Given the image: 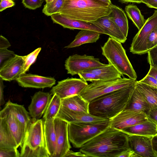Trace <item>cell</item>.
Wrapping results in <instances>:
<instances>
[{
	"mask_svg": "<svg viewBox=\"0 0 157 157\" xmlns=\"http://www.w3.org/2000/svg\"><path fill=\"white\" fill-rule=\"evenodd\" d=\"M129 135L109 126L83 145L79 151L88 157H119L129 149Z\"/></svg>",
	"mask_w": 157,
	"mask_h": 157,
	"instance_id": "obj_1",
	"label": "cell"
},
{
	"mask_svg": "<svg viewBox=\"0 0 157 157\" xmlns=\"http://www.w3.org/2000/svg\"><path fill=\"white\" fill-rule=\"evenodd\" d=\"M136 83L94 99L89 102V113L108 120L114 117L125 109Z\"/></svg>",
	"mask_w": 157,
	"mask_h": 157,
	"instance_id": "obj_2",
	"label": "cell"
},
{
	"mask_svg": "<svg viewBox=\"0 0 157 157\" xmlns=\"http://www.w3.org/2000/svg\"><path fill=\"white\" fill-rule=\"evenodd\" d=\"M112 4L98 0H65L59 13L71 19L91 23L110 14Z\"/></svg>",
	"mask_w": 157,
	"mask_h": 157,
	"instance_id": "obj_3",
	"label": "cell"
},
{
	"mask_svg": "<svg viewBox=\"0 0 157 157\" xmlns=\"http://www.w3.org/2000/svg\"><path fill=\"white\" fill-rule=\"evenodd\" d=\"M102 55L122 75L136 80L137 74L128 59L121 43L109 37L101 46Z\"/></svg>",
	"mask_w": 157,
	"mask_h": 157,
	"instance_id": "obj_4",
	"label": "cell"
},
{
	"mask_svg": "<svg viewBox=\"0 0 157 157\" xmlns=\"http://www.w3.org/2000/svg\"><path fill=\"white\" fill-rule=\"evenodd\" d=\"M21 148L20 157H50L46 148L42 119L32 124Z\"/></svg>",
	"mask_w": 157,
	"mask_h": 157,
	"instance_id": "obj_5",
	"label": "cell"
},
{
	"mask_svg": "<svg viewBox=\"0 0 157 157\" xmlns=\"http://www.w3.org/2000/svg\"><path fill=\"white\" fill-rule=\"evenodd\" d=\"M137 82L136 80L125 78L109 80L95 81L88 84L80 95L90 102L102 95L130 86L136 83Z\"/></svg>",
	"mask_w": 157,
	"mask_h": 157,
	"instance_id": "obj_6",
	"label": "cell"
},
{
	"mask_svg": "<svg viewBox=\"0 0 157 157\" xmlns=\"http://www.w3.org/2000/svg\"><path fill=\"white\" fill-rule=\"evenodd\" d=\"M109 121L101 124L68 123L69 139L73 146L80 148L83 145L105 129Z\"/></svg>",
	"mask_w": 157,
	"mask_h": 157,
	"instance_id": "obj_7",
	"label": "cell"
},
{
	"mask_svg": "<svg viewBox=\"0 0 157 157\" xmlns=\"http://www.w3.org/2000/svg\"><path fill=\"white\" fill-rule=\"evenodd\" d=\"M157 26V10L146 20L143 26L133 38L130 51L133 54L142 55L147 53V42L152 32Z\"/></svg>",
	"mask_w": 157,
	"mask_h": 157,
	"instance_id": "obj_8",
	"label": "cell"
},
{
	"mask_svg": "<svg viewBox=\"0 0 157 157\" xmlns=\"http://www.w3.org/2000/svg\"><path fill=\"white\" fill-rule=\"evenodd\" d=\"M106 65L100 62L99 58L92 56L75 54L70 56L67 58L65 67L67 73L74 76L86 70Z\"/></svg>",
	"mask_w": 157,
	"mask_h": 157,
	"instance_id": "obj_9",
	"label": "cell"
},
{
	"mask_svg": "<svg viewBox=\"0 0 157 157\" xmlns=\"http://www.w3.org/2000/svg\"><path fill=\"white\" fill-rule=\"evenodd\" d=\"M147 115L143 111L124 109L120 113L109 120V126L122 130L147 121Z\"/></svg>",
	"mask_w": 157,
	"mask_h": 157,
	"instance_id": "obj_10",
	"label": "cell"
},
{
	"mask_svg": "<svg viewBox=\"0 0 157 157\" xmlns=\"http://www.w3.org/2000/svg\"><path fill=\"white\" fill-rule=\"evenodd\" d=\"M87 82L81 78H68L58 82L50 90L52 95L56 94L61 99L75 95H80L88 86Z\"/></svg>",
	"mask_w": 157,
	"mask_h": 157,
	"instance_id": "obj_11",
	"label": "cell"
},
{
	"mask_svg": "<svg viewBox=\"0 0 157 157\" xmlns=\"http://www.w3.org/2000/svg\"><path fill=\"white\" fill-rule=\"evenodd\" d=\"M68 123L56 117L54 125L56 135L57 146L54 157H64L71 148L68 134Z\"/></svg>",
	"mask_w": 157,
	"mask_h": 157,
	"instance_id": "obj_12",
	"label": "cell"
},
{
	"mask_svg": "<svg viewBox=\"0 0 157 157\" xmlns=\"http://www.w3.org/2000/svg\"><path fill=\"white\" fill-rule=\"evenodd\" d=\"M0 118L4 120L18 146L21 147L23 142L26 133L7 102L0 112Z\"/></svg>",
	"mask_w": 157,
	"mask_h": 157,
	"instance_id": "obj_13",
	"label": "cell"
},
{
	"mask_svg": "<svg viewBox=\"0 0 157 157\" xmlns=\"http://www.w3.org/2000/svg\"><path fill=\"white\" fill-rule=\"evenodd\" d=\"M57 117L68 123L101 124L109 120L93 116L89 113L74 111L60 107Z\"/></svg>",
	"mask_w": 157,
	"mask_h": 157,
	"instance_id": "obj_14",
	"label": "cell"
},
{
	"mask_svg": "<svg viewBox=\"0 0 157 157\" xmlns=\"http://www.w3.org/2000/svg\"><path fill=\"white\" fill-rule=\"evenodd\" d=\"M152 137L137 135H129V148L139 157H156L152 145Z\"/></svg>",
	"mask_w": 157,
	"mask_h": 157,
	"instance_id": "obj_15",
	"label": "cell"
},
{
	"mask_svg": "<svg viewBox=\"0 0 157 157\" xmlns=\"http://www.w3.org/2000/svg\"><path fill=\"white\" fill-rule=\"evenodd\" d=\"M25 56L17 55L0 67V78L10 81L16 80L22 74Z\"/></svg>",
	"mask_w": 157,
	"mask_h": 157,
	"instance_id": "obj_16",
	"label": "cell"
},
{
	"mask_svg": "<svg viewBox=\"0 0 157 157\" xmlns=\"http://www.w3.org/2000/svg\"><path fill=\"white\" fill-rule=\"evenodd\" d=\"M52 95L49 92L39 91L36 92L32 97L28 110L29 115L34 122L40 119L43 115Z\"/></svg>",
	"mask_w": 157,
	"mask_h": 157,
	"instance_id": "obj_17",
	"label": "cell"
},
{
	"mask_svg": "<svg viewBox=\"0 0 157 157\" xmlns=\"http://www.w3.org/2000/svg\"><path fill=\"white\" fill-rule=\"evenodd\" d=\"M16 80L18 85L23 87L44 88L52 87L56 83V79L51 77H47L31 74H21Z\"/></svg>",
	"mask_w": 157,
	"mask_h": 157,
	"instance_id": "obj_18",
	"label": "cell"
},
{
	"mask_svg": "<svg viewBox=\"0 0 157 157\" xmlns=\"http://www.w3.org/2000/svg\"><path fill=\"white\" fill-rule=\"evenodd\" d=\"M51 18L54 23L59 24L64 28L71 29H87L104 34L101 29L90 22L71 19L63 14L57 13L51 16Z\"/></svg>",
	"mask_w": 157,
	"mask_h": 157,
	"instance_id": "obj_19",
	"label": "cell"
},
{
	"mask_svg": "<svg viewBox=\"0 0 157 157\" xmlns=\"http://www.w3.org/2000/svg\"><path fill=\"white\" fill-rule=\"evenodd\" d=\"M111 14L91 23L102 30L105 34L108 35L121 43H124L127 38L114 22Z\"/></svg>",
	"mask_w": 157,
	"mask_h": 157,
	"instance_id": "obj_20",
	"label": "cell"
},
{
	"mask_svg": "<svg viewBox=\"0 0 157 157\" xmlns=\"http://www.w3.org/2000/svg\"><path fill=\"white\" fill-rule=\"evenodd\" d=\"M54 119H42L46 147L50 157H54L56 149V135Z\"/></svg>",
	"mask_w": 157,
	"mask_h": 157,
	"instance_id": "obj_21",
	"label": "cell"
},
{
	"mask_svg": "<svg viewBox=\"0 0 157 157\" xmlns=\"http://www.w3.org/2000/svg\"><path fill=\"white\" fill-rule=\"evenodd\" d=\"M121 131L129 135H137L153 137L157 134V126L151 120L128 127Z\"/></svg>",
	"mask_w": 157,
	"mask_h": 157,
	"instance_id": "obj_22",
	"label": "cell"
},
{
	"mask_svg": "<svg viewBox=\"0 0 157 157\" xmlns=\"http://www.w3.org/2000/svg\"><path fill=\"white\" fill-rule=\"evenodd\" d=\"M7 103L26 134L31 125L34 122L29 112L23 105L13 103L10 100Z\"/></svg>",
	"mask_w": 157,
	"mask_h": 157,
	"instance_id": "obj_23",
	"label": "cell"
},
{
	"mask_svg": "<svg viewBox=\"0 0 157 157\" xmlns=\"http://www.w3.org/2000/svg\"><path fill=\"white\" fill-rule=\"evenodd\" d=\"M89 102L80 95H75L61 99V107L68 109L89 113Z\"/></svg>",
	"mask_w": 157,
	"mask_h": 157,
	"instance_id": "obj_24",
	"label": "cell"
},
{
	"mask_svg": "<svg viewBox=\"0 0 157 157\" xmlns=\"http://www.w3.org/2000/svg\"><path fill=\"white\" fill-rule=\"evenodd\" d=\"M101 34L93 30L81 29L76 35L74 40L65 48H74L84 44L96 42L99 39Z\"/></svg>",
	"mask_w": 157,
	"mask_h": 157,
	"instance_id": "obj_25",
	"label": "cell"
},
{
	"mask_svg": "<svg viewBox=\"0 0 157 157\" xmlns=\"http://www.w3.org/2000/svg\"><path fill=\"white\" fill-rule=\"evenodd\" d=\"M84 71L95 74L100 80H114L121 78L123 75L112 65L108 64L101 67L89 69Z\"/></svg>",
	"mask_w": 157,
	"mask_h": 157,
	"instance_id": "obj_26",
	"label": "cell"
},
{
	"mask_svg": "<svg viewBox=\"0 0 157 157\" xmlns=\"http://www.w3.org/2000/svg\"><path fill=\"white\" fill-rule=\"evenodd\" d=\"M125 109L143 111L147 115L151 109L144 96L136 88Z\"/></svg>",
	"mask_w": 157,
	"mask_h": 157,
	"instance_id": "obj_27",
	"label": "cell"
},
{
	"mask_svg": "<svg viewBox=\"0 0 157 157\" xmlns=\"http://www.w3.org/2000/svg\"><path fill=\"white\" fill-rule=\"evenodd\" d=\"M18 147L4 120L0 118V148L17 149Z\"/></svg>",
	"mask_w": 157,
	"mask_h": 157,
	"instance_id": "obj_28",
	"label": "cell"
},
{
	"mask_svg": "<svg viewBox=\"0 0 157 157\" xmlns=\"http://www.w3.org/2000/svg\"><path fill=\"white\" fill-rule=\"evenodd\" d=\"M136 88L144 96L151 109L157 108V88L137 81Z\"/></svg>",
	"mask_w": 157,
	"mask_h": 157,
	"instance_id": "obj_29",
	"label": "cell"
},
{
	"mask_svg": "<svg viewBox=\"0 0 157 157\" xmlns=\"http://www.w3.org/2000/svg\"><path fill=\"white\" fill-rule=\"evenodd\" d=\"M112 16L113 20L125 36L127 38L128 25L127 16L124 11L121 8L112 4Z\"/></svg>",
	"mask_w": 157,
	"mask_h": 157,
	"instance_id": "obj_30",
	"label": "cell"
},
{
	"mask_svg": "<svg viewBox=\"0 0 157 157\" xmlns=\"http://www.w3.org/2000/svg\"><path fill=\"white\" fill-rule=\"evenodd\" d=\"M125 9L128 17L139 30L146 21L140 10L136 6L133 4L126 6Z\"/></svg>",
	"mask_w": 157,
	"mask_h": 157,
	"instance_id": "obj_31",
	"label": "cell"
},
{
	"mask_svg": "<svg viewBox=\"0 0 157 157\" xmlns=\"http://www.w3.org/2000/svg\"><path fill=\"white\" fill-rule=\"evenodd\" d=\"M61 104V99L56 94L53 95L42 119H55L59 111Z\"/></svg>",
	"mask_w": 157,
	"mask_h": 157,
	"instance_id": "obj_32",
	"label": "cell"
},
{
	"mask_svg": "<svg viewBox=\"0 0 157 157\" xmlns=\"http://www.w3.org/2000/svg\"><path fill=\"white\" fill-rule=\"evenodd\" d=\"M65 0H53L44 6L42 12L47 16L59 13L60 10Z\"/></svg>",
	"mask_w": 157,
	"mask_h": 157,
	"instance_id": "obj_33",
	"label": "cell"
},
{
	"mask_svg": "<svg viewBox=\"0 0 157 157\" xmlns=\"http://www.w3.org/2000/svg\"><path fill=\"white\" fill-rule=\"evenodd\" d=\"M41 49L40 47L38 48L28 55L25 56L24 64L22 74L25 73L29 71L31 65L36 60Z\"/></svg>",
	"mask_w": 157,
	"mask_h": 157,
	"instance_id": "obj_34",
	"label": "cell"
},
{
	"mask_svg": "<svg viewBox=\"0 0 157 157\" xmlns=\"http://www.w3.org/2000/svg\"><path fill=\"white\" fill-rule=\"evenodd\" d=\"M16 55L14 52L7 48H0V67Z\"/></svg>",
	"mask_w": 157,
	"mask_h": 157,
	"instance_id": "obj_35",
	"label": "cell"
},
{
	"mask_svg": "<svg viewBox=\"0 0 157 157\" xmlns=\"http://www.w3.org/2000/svg\"><path fill=\"white\" fill-rule=\"evenodd\" d=\"M0 157H20L17 149L0 148Z\"/></svg>",
	"mask_w": 157,
	"mask_h": 157,
	"instance_id": "obj_36",
	"label": "cell"
},
{
	"mask_svg": "<svg viewBox=\"0 0 157 157\" xmlns=\"http://www.w3.org/2000/svg\"><path fill=\"white\" fill-rule=\"evenodd\" d=\"M78 75L81 79L86 82L89 81L92 82L100 80V78L97 75L92 72L83 71Z\"/></svg>",
	"mask_w": 157,
	"mask_h": 157,
	"instance_id": "obj_37",
	"label": "cell"
},
{
	"mask_svg": "<svg viewBox=\"0 0 157 157\" xmlns=\"http://www.w3.org/2000/svg\"><path fill=\"white\" fill-rule=\"evenodd\" d=\"M157 46V26L150 34L147 42L148 51Z\"/></svg>",
	"mask_w": 157,
	"mask_h": 157,
	"instance_id": "obj_38",
	"label": "cell"
},
{
	"mask_svg": "<svg viewBox=\"0 0 157 157\" xmlns=\"http://www.w3.org/2000/svg\"><path fill=\"white\" fill-rule=\"evenodd\" d=\"M43 0H22L24 6L30 10H35L41 6Z\"/></svg>",
	"mask_w": 157,
	"mask_h": 157,
	"instance_id": "obj_39",
	"label": "cell"
},
{
	"mask_svg": "<svg viewBox=\"0 0 157 157\" xmlns=\"http://www.w3.org/2000/svg\"><path fill=\"white\" fill-rule=\"evenodd\" d=\"M147 54L148 62L150 66L157 67V46L149 50Z\"/></svg>",
	"mask_w": 157,
	"mask_h": 157,
	"instance_id": "obj_40",
	"label": "cell"
},
{
	"mask_svg": "<svg viewBox=\"0 0 157 157\" xmlns=\"http://www.w3.org/2000/svg\"><path fill=\"white\" fill-rule=\"evenodd\" d=\"M138 81L157 88V80L153 77L147 74L143 79Z\"/></svg>",
	"mask_w": 157,
	"mask_h": 157,
	"instance_id": "obj_41",
	"label": "cell"
},
{
	"mask_svg": "<svg viewBox=\"0 0 157 157\" xmlns=\"http://www.w3.org/2000/svg\"><path fill=\"white\" fill-rule=\"evenodd\" d=\"M15 5L14 0H0V11L2 12L7 8L13 6Z\"/></svg>",
	"mask_w": 157,
	"mask_h": 157,
	"instance_id": "obj_42",
	"label": "cell"
},
{
	"mask_svg": "<svg viewBox=\"0 0 157 157\" xmlns=\"http://www.w3.org/2000/svg\"><path fill=\"white\" fill-rule=\"evenodd\" d=\"M147 116L148 119L154 122L157 126V108L151 109Z\"/></svg>",
	"mask_w": 157,
	"mask_h": 157,
	"instance_id": "obj_43",
	"label": "cell"
},
{
	"mask_svg": "<svg viewBox=\"0 0 157 157\" xmlns=\"http://www.w3.org/2000/svg\"><path fill=\"white\" fill-rule=\"evenodd\" d=\"M87 157L88 156L86 154L80 151L75 152L70 150L68 151L65 155L64 157Z\"/></svg>",
	"mask_w": 157,
	"mask_h": 157,
	"instance_id": "obj_44",
	"label": "cell"
},
{
	"mask_svg": "<svg viewBox=\"0 0 157 157\" xmlns=\"http://www.w3.org/2000/svg\"><path fill=\"white\" fill-rule=\"evenodd\" d=\"M11 44L8 40L3 36H0V48H7Z\"/></svg>",
	"mask_w": 157,
	"mask_h": 157,
	"instance_id": "obj_45",
	"label": "cell"
},
{
	"mask_svg": "<svg viewBox=\"0 0 157 157\" xmlns=\"http://www.w3.org/2000/svg\"><path fill=\"white\" fill-rule=\"evenodd\" d=\"M3 80L0 78V106L4 105L5 101L4 98L3 89L4 85L3 82Z\"/></svg>",
	"mask_w": 157,
	"mask_h": 157,
	"instance_id": "obj_46",
	"label": "cell"
},
{
	"mask_svg": "<svg viewBox=\"0 0 157 157\" xmlns=\"http://www.w3.org/2000/svg\"><path fill=\"white\" fill-rule=\"evenodd\" d=\"M124 157H138L139 156L137 155L130 148L126 150L119 156Z\"/></svg>",
	"mask_w": 157,
	"mask_h": 157,
	"instance_id": "obj_47",
	"label": "cell"
},
{
	"mask_svg": "<svg viewBox=\"0 0 157 157\" xmlns=\"http://www.w3.org/2000/svg\"><path fill=\"white\" fill-rule=\"evenodd\" d=\"M143 3L149 8L157 9V0H143Z\"/></svg>",
	"mask_w": 157,
	"mask_h": 157,
	"instance_id": "obj_48",
	"label": "cell"
},
{
	"mask_svg": "<svg viewBox=\"0 0 157 157\" xmlns=\"http://www.w3.org/2000/svg\"><path fill=\"white\" fill-rule=\"evenodd\" d=\"M150 68L147 74L151 75L157 80V67L154 66H150Z\"/></svg>",
	"mask_w": 157,
	"mask_h": 157,
	"instance_id": "obj_49",
	"label": "cell"
},
{
	"mask_svg": "<svg viewBox=\"0 0 157 157\" xmlns=\"http://www.w3.org/2000/svg\"><path fill=\"white\" fill-rule=\"evenodd\" d=\"M152 143L154 151L157 157V134L152 137Z\"/></svg>",
	"mask_w": 157,
	"mask_h": 157,
	"instance_id": "obj_50",
	"label": "cell"
},
{
	"mask_svg": "<svg viewBox=\"0 0 157 157\" xmlns=\"http://www.w3.org/2000/svg\"><path fill=\"white\" fill-rule=\"evenodd\" d=\"M121 3H128L129 2L140 3H143V0H118Z\"/></svg>",
	"mask_w": 157,
	"mask_h": 157,
	"instance_id": "obj_51",
	"label": "cell"
},
{
	"mask_svg": "<svg viewBox=\"0 0 157 157\" xmlns=\"http://www.w3.org/2000/svg\"><path fill=\"white\" fill-rule=\"evenodd\" d=\"M99 1H101L102 2L108 3L110 4H112V3L111 2V1L110 0H98Z\"/></svg>",
	"mask_w": 157,
	"mask_h": 157,
	"instance_id": "obj_52",
	"label": "cell"
},
{
	"mask_svg": "<svg viewBox=\"0 0 157 157\" xmlns=\"http://www.w3.org/2000/svg\"><path fill=\"white\" fill-rule=\"evenodd\" d=\"M53 0H45L46 2V3H48L51 2Z\"/></svg>",
	"mask_w": 157,
	"mask_h": 157,
	"instance_id": "obj_53",
	"label": "cell"
},
{
	"mask_svg": "<svg viewBox=\"0 0 157 157\" xmlns=\"http://www.w3.org/2000/svg\"><path fill=\"white\" fill-rule=\"evenodd\" d=\"M72 0V1H73V0Z\"/></svg>",
	"mask_w": 157,
	"mask_h": 157,
	"instance_id": "obj_54",
	"label": "cell"
}]
</instances>
